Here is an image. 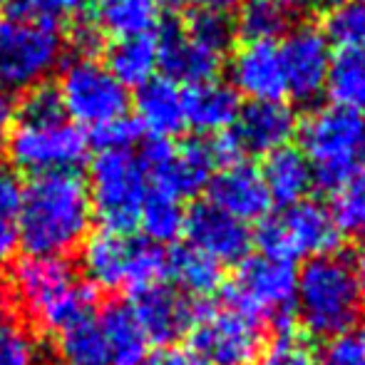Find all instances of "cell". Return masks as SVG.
<instances>
[{
	"instance_id": "obj_1",
	"label": "cell",
	"mask_w": 365,
	"mask_h": 365,
	"mask_svg": "<svg viewBox=\"0 0 365 365\" xmlns=\"http://www.w3.org/2000/svg\"><path fill=\"white\" fill-rule=\"evenodd\" d=\"M92 204L87 184L75 172L33 177L23 187L18 234L28 256L65 259L90 236Z\"/></svg>"
},
{
	"instance_id": "obj_2",
	"label": "cell",
	"mask_w": 365,
	"mask_h": 365,
	"mask_svg": "<svg viewBox=\"0 0 365 365\" xmlns=\"http://www.w3.org/2000/svg\"><path fill=\"white\" fill-rule=\"evenodd\" d=\"M8 296L30 323L48 333H60L70 323L92 316L95 289L77 279L65 259L23 256L10 269Z\"/></svg>"
},
{
	"instance_id": "obj_3",
	"label": "cell",
	"mask_w": 365,
	"mask_h": 365,
	"mask_svg": "<svg viewBox=\"0 0 365 365\" xmlns=\"http://www.w3.org/2000/svg\"><path fill=\"white\" fill-rule=\"evenodd\" d=\"M293 308L306 336L328 341L358 328L365 308V291L351 259L328 254L306 261L298 271Z\"/></svg>"
},
{
	"instance_id": "obj_4",
	"label": "cell",
	"mask_w": 365,
	"mask_h": 365,
	"mask_svg": "<svg viewBox=\"0 0 365 365\" xmlns=\"http://www.w3.org/2000/svg\"><path fill=\"white\" fill-rule=\"evenodd\" d=\"M63 58L60 23L18 8L0 15V92L15 97L45 85Z\"/></svg>"
},
{
	"instance_id": "obj_5",
	"label": "cell",
	"mask_w": 365,
	"mask_h": 365,
	"mask_svg": "<svg viewBox=\"0 0 365 365\" xmlns=\"http://www.w3.org/2000/svg\"><path fill=\"white\" fill-rule=\"evenodd\" d=\"M82 271L92 289L127 291L140 296L167 279V254L162 246L149 244L125 231L100 229L85 239Z\"/></svg>"
},
{
	"instance_id": "obj_6",
	"label": "cell",
	"mask_w": 365,
	"mask_h": 365,
	"mask_svg": "<svg viewBox=\"0 0 365 365\" xmlns=\"http://www.w3.org/2000/svg\"><path fill=\"white\" fill-rule=\"evenodd\" d=\"M301 152L311 164L313 184L338 192L361 172L365 157L363 115L343 107H321L301 125Z\"/></svg>"
},
{
	"instance_id": "obj_7",
	"label": "cell",
	"mask_w": 365,
	"mask_h": 365,
	"mask_svg": "<svg viewBox=\"0 0 365 365\" xmlns=\"http://www.w3.org/2000/svg\"><path fill=\"white\" fill-rule=\"evenodd\" d=\"M85 184L92 214L100 217L102 229L132 234L149 194V179L140 157L132 149H100Z\"/></svg>"
},
{
	"instance_id": "obj_8",
	"label": "cell",
	"mask_w": 365,
	"mask_h": 365,
	"mask_svg": "<svg viewBox=\"0 0 365 365\" xmlns=\"http://www.w3.org/2000/svg\"><path fill=\"white\" fill-rule=\"evenodd\" d=\"M341 239L343 236L331 212L311 199L286 207L274 217H266L256 231L261 254L289 261V264L336 254Z\"/></svg>"
},
{
	"instance_id": "obj_9",
	"label": "cell",
	"mask_w": 365,
	"mask_h": 365,
	"mask_svg": "<svg viewBox=\"0 0 365 365\" xmlns=\"http://www.w3.org/2000/svg\"><path fill=\"white\" fill-rule=\"evenodd\" d=\"M65 117L73 125H85L90 130L115 122L130 110V92L115 80V75L97 58L75 55L68 60L55 87Z\"/></svg>"
},
{
	"instance_id": "obj_10",
	"label": "cell",
	"mask_w": 365,
	"mask_h": 365,
	"mask_svg": "<svg viewBox=\"0 0 365 365\" xmlns=\"http://www.w3.org/2000/svg\"><path fill=\"white\" fill-rule=\"evenodd\" d=\"M87 147L90 137L68 117L18 120L15 130L8 135V154L13 164L33 177L75 172L77 164L85 162Z\"/></svg>"
},
{
	"instance_id": "obj_11",
	"label": "cell",
	"mask_w": 365,
	"mask_h": 365,
	"mask_svg": "<svg viewBox=\"0 0 365 365\" xmlns=\"http://www.w3.org/2000/svg\"><path fill=\"white\" fill-rule=\"evenodd\" d=\"M296 264L264 254H249L236 266L234 279L226 284V306L256 321L291 323L289 313L296 298Z\"/></svg>"
},
{
	"instance_id": "obj_12",
	"label": "cell",
	"mask_w": 365,
	"mask_h": 365,
	"mask_svg": "<svg viewBox=\"0 0 365 365\" xmlns=\"http://www.w3.org/2000/svg\"><path fill=\"white\" fill-rule=\"evenodd\" d=\"M147 172L154 192H162L172 199H192L209 187L214 169L219 167L212 142L192 140L184 145H172L169 140L149 137L137 154Z\"/></svg>"
},
{
	"instance_id": "obj_13",
	"label": "cell",
	"mask_w": 365,
	"mask_h": 365,
	"mask_svg": "<svg viewBox=\"0 0 365 365\" xmlns=\"http://www.w3.org/2000/svg\"><path fill=\"white\" fill-rule=\"evenodd\" d=\"M192 346L209 365H256L264 351V328L231 306H199Z\"/></svg>"
},
{
	"instance_id": "obj_14",
	"label": "cell",
	"mask_w": 365,
	"mask_h": 365,
	"mask_svg": "<svg viewBox=\"0 0 365 365\" xmlns=\"http://www.w3.org/2000/svg\"><path fill=\"white\" fill-rule=\"evenodd\" d=\"M281 68H284L286 92L293 100L311 102L326 90L328 70L333 55L328 38L313 25H301L286 33L284 45L279 48Z\"/></svg>"
},
{
	"instance_id": "obj_15",
	"label": "cell",
	"mask_w": 365,
	"mask_h": 365,
	"mask_svg": "<svg viewBox=\"0 0 365 365\" xmlns=\"http://www.w3.org/2000/svg\"><path fill=\"white\" fill-rule=\"evenodd\" d=\"M184 236L189 239V246L207 254L221 266H239L251 254V244H254L249 224L219 212L209 202L197 204L192 212H187Z\"/></svg>"
},
{
	"instance_id": "obj_16",
	"label": "cell",
	"mask_w": 365,
	"mask_h": 365,
	"mask_svg": "<svg viewBox=\"0 0 365 365\" xmlns=\"http://www.w3.org/2000/svg\"><path fill=\"white\" fill-rule=\"evenodd\" d=\"M130 306L140 321L142 331L147 333L149 343H159V348L177 346L179 338L192 331L199 313L197 301H192L167 284L154 286V289L135 296Z\"/></svg>"
},
{
	"instance_id": "obj_17",
	"label": "cell",
	"mask_w": 365,
	"mask_h": 365,
	"mask_svg": "<svg viewBox=\"0 0 365 365\" xmlns=\"http://www.w3.org/2000/svg\"><path fill=\"white\" fill-rule=\"evenodd\" d=\"M209 204L219 212L244 221H264L269 217L271 199L264 187V179L256 167L246 162H234L221 167L207 187Z\"/></svg>"
},
{
	"instance_id": "obj_18",
	"label": "cell",
	"mask_w": 365,
	"mask_h": 365,
	"mask_svg": "<svg viewBox=\"0 0 365 365\" xmlns=\"http://www.w3.org/2000/svg\"><path fill=\"white\" fill-rule=\"evenodd\" d=\"M159 68L164 70L167 80L184 82L187 87L199 82L217 80L224 55L214 53L212 48L194 40L179 23H167L157 35Z\"/></svg>"
},
{
	"instance_id": "obj_19",
	"label": "cell",
	"mask_w": 365,
	"mask_h": 365,
	"mask_svg": "<svg viewBox=\"0 0 365 365\" xmlns=\"http://www.w3.org/2000/svg\"><path fill=\"white\" fill-rule=\"evenodd\" d=\"M296 127V115L284 102H249L241 107L231 135L239 145L241 157L244 154L269 157L271 152L289 147Z\"/></svg>"
},
{
	"instance_id": "obj_20",
	"label": "cell",
	"mask_w": 365,
	"mask_h": 365,
	"mask_svg": "<svg viewBox=\"0 0 365 365\" xmlns=\"http://www.w3.org/2000/svg\"><path fill=\"white\" fill-rule=\"evenodd\" d=\"M231 87L251 102H281L286 95L284 68L276 43H246L231 58Z\"/></svg>"
},
{
	"instance_id": "obj_21",
	"label": "cell",
	"mask_w": 365,
	"mask_h": 365,
	"mask_svg": "<svg viewBox=\"0 0 365 365\" xmlns=\"http://www.w3.org/2000/svg\"><path fill=\"white\" fill-rule=\"evenodd\" d=\"M184 97V120L199 135H221L236 125L241 112V97L231 85L219 80L199 82L187 90Z\"/></svg>"
},
{
	"instance_id": "obj_22",
	"label": "cell",
	"mask_w": 365,
	"mask_h": 365,
	"mask_svg": "<svg viewBox=\"0 0 365 365\" xmlns=\"http://www.w3.org/2000/svg\"><path fill=\"white\" fill-rule=\"evenodd\" d=\"M137 122L149 137L169 140L187 127L184 97L177 82L167 77H152L137 92Z\"/></svg>"
},
{
	"instance_id": "obj_23",
	"label": "cell",
	"mask_w": 365,
	"mask_h": 365,
	"mask_svg": "<svg viewBox=\"0 0 365 365\" xmlns=\"http://www.w3.org/2000/svg\"><path fill=\"white\" fill-rule=\"evenodd\" d=\"M107 351V365H142L149 356V338L130 303H110L97 318Z\"/></svg>"
},
{
	"instance_id": "obj_24",
	"label": "cell",
	"mask_w": 365,
	"mask_h": 365,
	"mask_svg": "<svg viewBox=\"0 0 365 365\" xmlns=\"http://www.w3.org/2000/svg\"><path fill=\"white\" fill-rule=\"evenodd\" d=\"M259 172L271 204H279L284 209L306 202L308 192L313 187L311 164L306 162L303 152L296 147H284L279 152H271Z\"/></svg>"
},
{
	"instance_id": "obj_25",
	"label": "cell",
	"mask_w": 365,
	"mask_h": 365,
	"mask_svg": "<svg viewBox=\"0 0 365 365\" xmlns=\"http://www.w3.org/2000/svg\"><path fill=\"white\" fill-rule=\"evenodd\" d=\"M97 30L115 38L152 33L167 0H90Z\"/></svg>"
},
{
	"instance_id": "obj_26",
	"label": "cell",
	"mask_w": 365,
	"mask_h": 365,
	"mask_svg": "<svg viewBox=\"0 0 365 365\" xmlns=\"http://www.w3.org/2000/svg\"><path fill=\"white\" fill-rule=\"evenodd\" d=\"M167 279L174 281L179 293L197 301L214 296L224 286V266L189 244L177 246L167 254Z\"/></svg>"
},
{
	"instance_id": "obj_27",
	"label": "cell",
	"mask_w": 365,
	"mask_h": 365,
	"mask_svg": "<svg viewBox=\"0 0 365 365\" xmlns=\"http://www.w3.org/2000/svg\"><path fill=\"white\" fill-rule=\"evenodd\" d=\"M105 68L115 75L120 85L142 87L154 77V70L159 68V53H157V35H130V38H117L107 48V63Z\"/></svg>"
},
{
	"instance_id": "obj_28",
	"label": "cell",
	"mask_w": 365,
	"mask_h": 365,
	"mask_svg": "<svg viewBox=\"0 0 365 365\" xmlns=\"http://www.w3.org/2000/svg\"><path fill=\"white\" fill-rule=\"evenodd\" d=\"M326 92L336 107L353 110L358 115L365 112V53L343 50L336 55L328 70Z\"/></svg>"
},
{
	"instance_id": "obj_29",
	"label": "cell",
	"mask_w": 365,
	"mask_h": 365,
	"mask_svg": "<svg viewBox=\"0 0 365 365\" xmlns=\"http://www.w3.org/2000/svg\"><path fill=\"white\" fill-rule=\"evenodd\" d=\"M184 224H187V212H184L182 202L149 189L145 204H142L140 221H137V226H142L149 244H174L179 236H184Z\"/></svg>"
},
{
	"instance_id": "obj_30",
	"label": "cell",
	"mask_w": 365,
	"mask_h": 365,
	"mask_svg": "<svg viewBox=\"0 0 365 365\" xmlns=\"http://www.w3.org/2000/svg\"><path fill=\"white\" fill-rule=\"evenodd\" d=\"M0 365H45L38 338L0 296Z\"/></svg>"
},
{
	"instance_id": "obj_31",
	"label": "cell",
	"mask_w": 365,
	"mask_h": 365,
	"mask_svg": "<svg viewBox=\"0 0 365 365\" xmlns=\"http://www.w3.org/2000/svg\"><path fill=\"white\" fill-rule=\"evenodd\" d=\"M58 336V356L65 365H107V351L95 316L80 318Z\"/></svg>"
},
{
	"instance_id": "obj_32",
	"label": "cell",
	"mask_w": 365,
	"mask_h": 365,
	"mask_svg": "<svg viewBox=\"0 0 365 365\" xmlns=\"http://www.w3.org/2000/svg\"><path fill=\"white\" fill-rule=\"evenodd\" d=\"M286 30V13L274 0H251L239 13L234 33L244 38V43H274Z\"/></svg>"
},
{
	"instance_id": "obj_33",
	"label": "cell",
	"mask_w": 365,
	"mask_h": 365,
	"mask_svg": "<svg viewBox=\"0 0 365 365\" xmlns=\"http://www.w3.org/2000/svg\"><path fill=\"white\" fill-rule=\"evenodd\" d=\"M256 365H321L306 333L296 331L291 323H281L269 343H264Z\"/></svg>"
},
{
	"instance_id": "obj_34",
	"label": "cell",
	"mask_w": 365,
	"mask_h": 365,
	"mask_svg": "<svg viewBox=\"0 0 365 365\" xmlns=\"http://www.w3.org/2000/svg\"><path fill=\"white\" fill-rule=\"evenodd\" d=\"M328 212L341 236L365 239V172H358L351 182L333 192V207Z\"/></svg>"
},
{
	"instance_id": "obj_35",
	"label": "cell",
	"mask_w": 365,
	"mask_h": 365,
	"mask_svg": "<svg viewBox=\"0 0 365 365\" xmlns=\"http://www.w3.org/2000/svg\"><path fill=\"white\" fill-rule=\"evenodd\" d=\"M20 202H23V184L18 182L15 172L0 167V264L13 259L15 249L20 246Z\"/></svg>"
},
{
	"instance_id": "obj_36",
	"label": "cell",
	"mask_w": 365,
	"mask_h": 365,
	"mask_svg": "<svg viewBox=\"0 0 365 365\" xmlns=\"http://www.w3.org/2000/svg\"><path fill=\"white\" fill-rule=\"evenodd\" d=\"M328 43L341 45L343 50L365 53V5L343 3L328 13L326 33Z\"/></svg>"
},
{
	"instance_id": "obj_37",
	"label": "cell",
	"mask_w": 365,
	"mask_h": 365,
	"mask_svg": "<svg viewBox=\"0 0 365 365\" xmlns=\"http://www.w3.org/2000/svg\"><path fill=\"white\" fill-rule=\"evenodd\" d=\"M184 30L219 55L229 50L231 38H234V23L229 20V15L217 13V10H194L184 23Z\"/></svg>"
},
{
	"instance_id": "obj_38",
	"label": "cell",
	"mask_w": 365,
	"mask_h": 365,
	"mask_svg": "<svg viewBox=\"0 0 365 365\" xmlns=\"http://www.w3.org/2000/svg\"><path fill=\"white\" fill-rule=\"evenodd\" d=\"M318 361L321 365H365V331L353 328L336 338H328Z\"/></svg>"
},
{
	"instance_id": "obj_39",
	"label": "cell",
	"mask_w": 365,
	"mask_h": 365,
	"mask_svg": "<svg viewBox=\"0 0 365 365\" xmlns=\"http://www.w3.org/2000/svg\"><path fill=\"white\" fill-rule=\"evenodd\" d=\"M142 137H145V130L130 115L92 130V142L100 149H132L137 142H142Z\"/></svg>"
},
{
	"instance_id": "obj_40",
	"label": "cell",
	"mask_w": 365,
	"mask_h": 365,
	"mask_svg": "<svg viewBox=\"0 0 365 365\" xmlns=\"http://www.w3.org/2000/svg\"><path fill=\"white\" fill-rule=\"evenodd\" d=\"M53 117H65L55 87L40 85L35 90L25 92L23 102L18 107V120H53Z\"/></svg>"
},
{
	"instance_id": "obj_41",
	"label": "cell",
	"mask_w": 365,
	"mask_h": 365,
	"mask_svg": "<svg viewBox=\"0 0 365 365\" xmlns=\"http://www.w3.org/2000/svg\"><path fill=\"white\" fill-rule=\"evenodd\" d=\"M87 5H90V0H18L15 8L23 10V13L40 15V18H48V20L60 23L63 18L80 15Z\"/></svg>"
},
{
	"instance_id": "obj_42",
	"label": "cell",
	"mask_w": 365,
	"mask_h": 365,
	"mask_svg": "<svg viewBox=\"0 0 365 365\" xmlns=\"http://www.w3.org/2000/svg\"><path fill=\"white\" fill-rule=\"evenodd\" d=\"M142 365H209L189 346H162L154 353H149Z\"/></svg>"
},
{
	"instance_id": "obj_43",
	"label": "cell",
	"mask_w": 365,
	"mask_h": 365,
	"mask_svg": "<svg viewBox=\"0 0 365 365\" xmlns=\"http://www.w3.org/2000/svg\"><path fill=\"white\" fill-rule=\"evenodd\" d=\"M194 5V10H217V13H226L229 8H234L239 0H187Z\"/></svg>"
},
{
	"instance_id": "obj_44",
	"label": "cell",
	"mask_w": 365,
	"mask_h": 365,
	"mask_svg": "<svg viewBox=\"0 0 365 365\" xmlns=\"http://www.w3.org/2000/svg\"><path fill=\"white\" fill-rule=\"evenodd\" d=\"M323 0H279L281 8H289V10H296V13H306V10L316 8L321 5Z\"/></svg>"
},
{
	"instance_id": "obj_45",
	"label": "cell",
	"mask_w": 365,
	"mask_h": 365,
	"mask_svg": "<svg viewBox=\"0 0 365 365\" xmlns=\"http://www.w3.org/2000/svg\"><path fill=\"white\" fill-rule=\"evenodd\" d=\"M351 264H353V269H356V276H358V281H361V286L365 291V239H363V244L358 246L356 259H353Z\"/></svg>"
},
{
	"instance_id": "obj_46",
	"label": "cell",
	"mask_w": 365,
	"mask_h": 365,
	"mask_svg": "<svg viewBox=\"0 0 365 365\" xmlns=\"http://www.w3.org/2000/svg\"><path fill=\"white\" fill-rule=\"evenodd\" d=\"M8 154V127H5V120H0V159Z\"/></svg>"
},
{
	"instance_id": "obj_47",
	"label": "cell",
	"mask_w": 365,
	"mask_h": 365,
	"mask_svg": "<svg viewBox=\"0 0 365 365\" xmlns=\"http://www.w3.org/2000/svg\"><path fill=\"white\" fill-rule=\"evenodd\" d=\"M8 5H10V0H0V15L5 13V8H8Z\"/></svg>"
},
{
	"instance_id": "obj_48",
	"label": "cell",
	"mask_w": 365,
	"mask_h": 365,
	"mask_svg": "<svg viewBox=\"0 0 365 365\" xmlns=\"http://www.w3.org/2000/svg\"><path fill=\"white\" fill-rule=\"evenodd\" d=\"M348 3H358V5H365V0H348Z\"/></svg>"
}]
</instances>
